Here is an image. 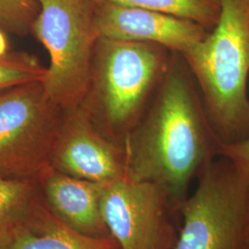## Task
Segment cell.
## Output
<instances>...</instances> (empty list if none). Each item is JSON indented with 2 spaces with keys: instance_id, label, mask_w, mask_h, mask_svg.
Segmentation results:
<instances>
[{
  "instance_id": "1",
  "label": "cell",
  "mask_w": 249,
  "mask_h": 249,
  "mask_svg": "<svg viewBox=\"0 0 249 249\" xmlns=\"http://www.w3.org/2000/svg\"><path fill=\"white\" fill-rule=\"evenodd\" d=\"M220 141L184 57L172 53L151 106L124 143L126 178L162 187L179 205L219 157Z\"/></svg>"
},
{
  "instance_id": "2",
  "label": "cell",
  "mask_w": 249,
  "mask_h": 249,
  "mask_svg": "<svg viewBox=\"0 0 249 249\" xmlns=\"http://www.w3.org/2000/svg\"><path fill=\"white\" fill-rule=\"evenodd\" d=\"M181 55L220 142L249 138V0H221L213 30Z\"/></svg>"
},
{
  "instance_id": "3",
  "label": "cell",
  "mask_w": 249,
  "mask_h": 249,
  "mask_svg": "<svg viewBox=\"0 0 249 249\" xmlns=\"http://www.w3.org/2000/svg\"><path fill=\"white\" fill-rule=\"evenodd\" d=\"M172 52L150 43L99 38L80 105L99 130L122 146L151 106Z\"/></svg>"
},
{
  "instance_id": "4",
  "label": "cell",
  "mask_w": 249,
  "mask_h": 249,
  "mask_svg": "<svg viewBox=\"0 0 249 249\" xmlns=\"http://www.w3.org/2000/svg\"><path fill=\"white\" fill-rule=\"evenodd\" d=\"M32 31L47 50L50 64L43 85L63 111L80 107L89 89L91 61L99 36L96 0H38Z\"/></svg>"
},
{
  "instance_id": "5",
  "label": "cell",
  "mask_w": 249,
  "mask_h": 249,
  "mask_svg": "<svg viewBox=\"0 0 249 249\" xmlns=\"http://www.w3.org/2000/svg\"><path fill=\"white\" fill-rule=\"evenodd\" d=\"M196 181L174 249H249V178L219 156Z\"/></svg>"
},
{
  "instance_id": "6",
  "label": "cell",
  "mask_w": 249,
  "mask_h": 249,
  "mask_svg": "<svg viewBox=\"0 0 249 249\" xmlns=\"http://www.w3.org/2000/svg\"><path fill=\"white\" fill-rule=\"evenodd\" d=\"M65 111L43 82L0 93V177L38 178L50 166Z\"/></svg>"
},
{
  "instance_id": "7",
  "label": "cell",
  "mask_w": 249,
  "mask_h": 249,
  "mask_svg": "<svg viewBox=\"0 0 249 249\" xmlns=\"http://www.w3.org/2000/svg\"><path fill=\"white\" fill-rule=\"evenodd\" d=\"M182 206L160 186L123 178L106 184L101 211L121 249H174Z\"/></svg>"
},
{
  "instance_id": "8",
  "label": "cell",
  "mask_w": 249,
  "mask_h": 249,
  "mask_svg": "<svg viewBox=\"0 0 249 249\" xmlns=\"http://www.w3.org/2000/svg\"><path fill=\"white\" fill-rule=\"evenodd\" d=\"M50 165L73 178L98 183L126 177L124 148L102 133L81 106L65 112Z\"/></svg>"
},
{
  "instance_id": "9",
  "label": "cell",
  "mask_w": 249,
  "mask_h": 249,
  "mask_svg": "<svg viewBox=\"0 0 249 249\" xmlns=\"http://www.w3.org/2000/svg\"><path fill=\"white\" fill-rule=\"evenodd\" d=\"M95 26L99 38L155 44L180 54L196 46L209 33L188 19L105 1L97 2Z\"/></svg>"
},
{
  "instance_id": "10",
  "label": "cell",
  "mask_w": 249,
  "mask_h": 249,
  "mask_svg": "<svg viewBox=\"0 0 249 249\" xmlns=\"http://www.w3.org/2000/svg\"><path fill=\"white\" fill-rule=\"evenodd\" d=\"M38 179L46 204L59 221L88 236L113 237L101 211L107 183L73 178L51 165Z\"/></svg>"
},
{
  "instance_id": "11",
  "label": "cell",
  "mask_w": 249,
  "mask_h": 249,
  "mask_svg": "<svg viewBox=\"0 0 249 249\" xmlns=\"http://www.w3.org/2000/svg\"><path fill=\"white\" fill-rule=\"evenodd\" d=\"M38 178L0 177V246L52 215Z\"/></svg>"
},
{
  "instance_id": "12",
  "label": "cell",
  "mask_w": 249,
  "mask_h": 249,
  "mask_svg": "<svg viewBox=\"0 0 249 249\" xmlns=\"http://www.w3.org/2000/svg\"><path fill=\"white\" fill-rule=\"evenodd\" d=\"M2 247V246H1ZM5 249H121L114 237H92L75 231L52 214L44 223L18 233Z\"/></svg>"
},
{
  "instance_id": "13",
  "label": "cell",
  "mask_w": 249,
  "mask_h": 249,
  "mask_svg": "<svg viewBox=\"0 0 249 249\" xmlns=\"http://www.w3.org/2000/svg\"><path fill=\"white\" fill-rule=\"evenodd\" d=\"M151 9L194 21L211 32L217 24L221 0H96Z\"/></svg>"
},
{
  "instance_id": "14",
  "label": "cell",
  "mask_w": 249,
  "mask_h": 249,
  "mask_svg": "<svg viewBox=\"0 0 249 249\" xmlns=\"http://www.w3.org/2000/svg\"><path fill=\"white\" fill-rule=\"evenodd\" d=\"M47 68L25 53H8L0 58V93L18 86L43 82Z\"/></svg>"
},
{
  "instance_id": "15",
  "label": "cell",
  "mask_w": 249,
  "mask_h": 249,
  "mask_svg": "<svg viewBox=\"0 0 249 249\" xmlns=\"http://www.w3.org/2000/svg\"><path fill=\"white\" fill-rule=\"evenodd\" d=\"M39 11L38 0H0V29L20 36L27 34Z\"/></svg>"
},
{
  "instance_id": "16",
  "label": "cell",
  "mask_w": 249,
  "mask_h": 249,
  "mask_svg": "<svg viewBox=\"0 0 249 249\" xmlns=\"http://www.w3.org/2000/svg\"><path fill=\"white\" fill-rule=\"evenodd\" d=\"M219 156L230 160L241 174L249 178V138L233 143H220Z\"/></svg>"
},
{
  "instance_id": "17",
  "label": "cell",
  "mask_w": 249,
  "mask_h": 249,
  "mask_svg": "<svg viewBox=\"0 0 249 249\" xmlns=\"http://www.w3.org/2000/svg\"><path fill=\"white\" fill-rule=\"evenodd\" d=\"M9 50V43L5 32L0 29V58L8 54Z\"/></svg>"
},
{
  "instance_id": "18",
  "label": "cell",
  "mask_w": 249,
  "mask_h": 249,
  "mask_svg": "<svg viewBox=\"0 0 249 249\" xmlns=\"http://www.w3.org/2000/svg\"><path fill=\"white\" fill-rule=\"evenodd\" d=\"M0 249H4V248H3V247H1V246H0Z\"/></svg>"
}]
</instances>
